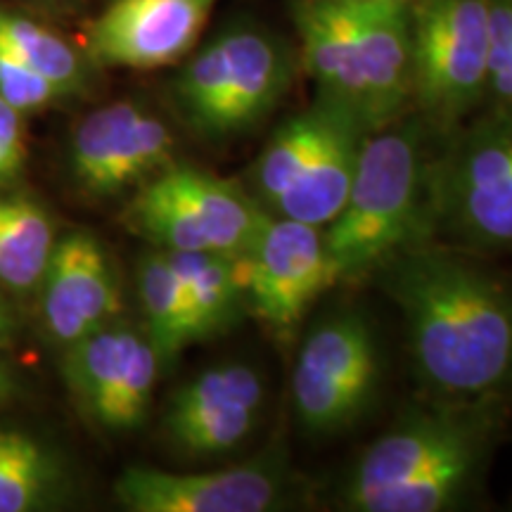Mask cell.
Wrapping results in <instances>:
<instances>
[{
    "label": "cell",
    "mask_w": 512,
    "mask_h": 512,
    "mask_svg": "<svg viewBox=\"0 0 512 512\" xmlns=\"http://www.w3.org/2000/svg\"><path fill=\"white\" fill-rule=\"evenodd\" d=\"M491 401L415 408L370 444L339 489L351 512H441L475 489L491 448Z\"/></svg>",
    "instance_id": "obj_3"
},
{
    "label": "cell",
    "mask_w": 512,
    "mask_h": 512,
    "mask_svg": "<svg viewBox=\"0 0 512 512\" xmlns=\"http://www.w3.org/2000/svg\"><path fill=\"white\" fill-rule=\"evenodd\" d=\"M491 112L512 117V0H489V79Z\"/></svg>",
    "instance_id": "obj_23"
},
{
    "label": "cell",
    "mask_w": 512,
    "mask_h": 512,
    "mask_svg": "<svg viewBox=\"0 0 512 512\" xmlns=\"http://www.w3.org/2000/svg\"><path fill=\"white\" fill-rule=\"evenodd\" d=\"M266 219L247 185L176 162L140 185L126 209L128 226L164 252L242 256Z\"/></svg>",
    "instance_id": "obj_7"
},
{
    "label": "cell",
    "mask_w": 512,
    "mask_h": 512,
    "mask_svg": "<svg viewBox=\"0 0 512 512\" xmlns=\"http://www.w3.org/2000/svg\"><path fill=\"white\" fill-rule=\"evenodd\" d=\"M430 221L463 245H512V117L489 112L430 169Z\"/></svg>",
    "instance_id": "obj_10"
},
{
    "label": "cell",
    "mask_w": 512,
    "mask_h": 512,
    "mask_svg": "<svg viewBox=\"0 0 512 512\" xmlns=\"http://www.w3.org/2000/svg\"><path fill=\"white\" fill-rule=\"evenodd\" d=\"M299 53L278 31L235 19L188 55L174 79L176 110L207 140L245 136L290 93Z\"/></svg>",
    "instance_id": "obj_5"
},
{
    "label": "cell",
    "mask_w": 512,
    "mask_h": 512,
    "mask_svg": "<svg viewBox=\"0 0 512 512\" xmlns=\"http://www.w3.org/2000/svg\"><path fill=\"white\" fill-rule=\"evenodd\" d=\"M12 332H15V320H12L10 309L5 306L3 299H0V347L10 342Z\"/></svg>",
    "instance_id": "obj_28"
},
{
    "label": "cell",
    "mask_w": 512,
    "mask_h": 512,
    "mask_svg": "<svg viewBox=\"0 0 512 512\" xmlns=\"http://www.w3.org/2000/svg\"><path fill=\"white\" fill-rule=\"evenodd\" d=\"M138 302L145 320V335L155 344L164 368L171 366L185 347L195 342L183 285L164 249H150L136 268Z\"/></svg>",
    "instance_id": "obj_22"
},
{
    "label": "cell",
    "mask_w": 512,
    "mask_h": 512,
    "mask_svg": "<svg viewBox=\"0 0 512 512\" xmlns=\"http://www.w3.org/2000/svg\"><path fill=\"white\" fill-rule=\"evenodd\" d=\"M72 489L60 448L19 427H0V512L53 510Z\"/></svg>",
    "instance_id": "obj_18"
},
{
    "label": "cell",
    "mask_w": 512,
    "mask_h": 512,
    "mask_svg": "<svg viewBox=\"0 0 512 512\" xmlns=\"http://www.w3.org/2000/svg\"><path fill=\"white\" fill-rule=\"evenodd\" d=\"M380 347L356 309L320 318L304 337L292 370V406L311 437L347 432L373 406L380 387Z\"/></svg>",
    "instance_id": "obj_8"
},
{
    "label": "cell",
    "mask_w": 512,
    "mask_h": 512,
    "mask_svg": "<svg viewBox=\"0 0 512 512\" xmlns=\"http://www.w3.org/2000/svg\"><path fill=\"white\" fill-rule=\"evenodd\" d=\"M181 280L195 342L223 335L247 313L240 256L216 252H166Z\"/></svg>",
    "instance_id": "obj_19"
},
{
    "label": "cell",
    "mask_w": 512,
    "mask_h": 512,
    "mask_svg": "<svg viewBox=\"0 0 512 512\" xmlns=\"http://www.w3.org/2000/svg\"><path fill=\"white\" fill-rule=\"evenodd\" d=\"M247 313L273 335H290L309 306L337 283L325 230L309 223L271 216L240 256Z\"/></svg>",
    "instance_id": "obj_12"
},
{
    "label": "cell",
    "mask_w": 512,
    "mask_h": 512,
    "mask_svg": "<svg viewBox=\"0 0 512 512\" xmlns=\"http://www.w3.org/2000/svg\"><path fill=\"white\" fill-rule=\"evenodd\" d=\"M0 98L22 114H29L53 107L55 102L67 100V95L0 46Z\"/></svg>",
    "instance_id": "obj_24"
},
{
    "label": "cell",
    "mask_w": 512,
    "mask_h": 512,
    "mask_svg": "<svg viewBox=\"0 0 512 512\" xmlns=\"http://www.w3.org/2000/svg\"><path fill=\"white\" fill-rule=\"evenodd\" d=\"M489 0H413V105L453 128L486 100Z\"/></svg>",
    "instance_id": "obj_9"
},
{
    "label": "cell",
    "mask_w": 512,
    "mask_h": 512,
    "mask_svg": "<svg viewBox=\"0 0 512 512\" xmlns=\"http://www.w3.org/2000/svg\"><path fill=\"white\" fill-rule=\"evenodd\" d=\"M370 131L313 102L283 121L249 166L247 188L271 216L328 228L347 200Z\"/></svg>",
    "instance_id": "obj_6"
},
{
    "label": "cell",
    "mask_w": 512,
    "mask_h": 512,
    "mask_svg": "<svg viewBox=\"0 0 512 512\" xmlns=\"http://www.w3.org/2000/svg\"><path fill=\"white\" fill-rule=\"evenodd\" d=\"M415 373L441 401H494L512 384V290L441 247L418 242L389 259Z\"/></svg>",
    "instance_id": "obj_1"
},
{
    "label": "cell",
    "mask_w": 512,
    "mask_h": 512,
    "mask_svg": "<svg viewBox=\"0 0 512 512\" xmlns=\"http://www.w3.org/2000/svg\"><path fill=\"white\" fill-rule=\"evenodd\" d=\"M176 140L162 117L138 100H117L86 114L69 143L81 190L112 197L140 188L174 164Z\"/></svg>",
    "instance_id": "obj_13"
},
{
    "label": "cell",
    "mask_w": 512,
    "mask_h": 512,
    "mask_svg": "<svg viewBox=\"0 0 512 512\" xmlns=\"http://www.w3.org/2000/svg\"><path fill=\"white\" fill-rule=\"evenodd\" d=\"M219 0H110L88 24L83 53L98 69L171 67L195 50Z\"/></svg>",
    "instance_id": "obj_16"
},
{
    "label": "cell",
    "mask_w": 512,
    "mask_h": 512,
    "mask_svg": "<svg viewBox=\"0 0 512 512\" xmlns=\"http://www.w3.org/2000/svg\"><path fill=\"white\" fill-rule=\"evenodd\" d=\"M48 337L62 349L105 328L121 313V285L107 247L88 230L57 238L41 287Z\"/></svg>",
    "instance_id": "obj_17"
},
{
    "label": "cell",
    "mask_w": 512,
    "mask_h": 512,
    "mask_svg": "<svg viewBox=\"0 0 512 512\" xmlns=\"http://www.w3.org/2000/svg\"><path fill=\"white\" fill-rule=\"evenodd\" d=\"M162 368L145 330L119 320L69 344L62 356V375L76 406L110 434H128L143 425Z\"/></svg>",
    "instance_id": "obj_11"
},
{
    "label": "cell",
    "mask_w": 512,
    "mask_h": 512,
    "mask_svg": "<svg viewBox=\"0 0 512 512\" xmlns=\"http://www.w3.org/2000/svg\"><path fill=\"white\" fill-rule=\"evenodd\" d=\"M19 384L15 380V373H12L10 366H5L3 361H0V403L10 401L12 396L17 394Z\"/></svg>",
    "instance_id": "obj_26"
},
{
    "label": "cell",
    "mask_w": 512,
    "mask_h": 512,
    "mask_svg": "<svg viewBox=\"0 0 512 512\" xmlns=\"http://www.w3.org/2000/svg\"><path fill=\"white\" fill-rule=\"evenodd\" d=\"M430 223V166L422 128L399 119L373 131L349 195L325 228V245L337 280L356 278L418 245Z\"/></svg>",
    "instance_id": "obj_4"
},
{
    "label": "cell",
    "mask_w": 512,
    "mask_h": 512,
    "mask_svg": "<svg viewBox=\"0 0 512 512\" xmlns=\"http://www.w3.org/2000/svg\"><path fill=\"white\" fill-rule=\"evenodd\" d=\"M292 19L320 105L370 133L413 105V0H294Z\"/></svg>",
    "instance_id": "obj_2"
},
{
    "label": "cell",
    "mask_w": 512,
    "mask_h": 512,
    "mask_svg": "<svg viewBox=\"0 0 512 512\" xmlns=\"http://www.w3.org/2000/svg\"><path fill=\"white\" fill-rule=\"evenodd\" d=\"M55 242L46 207L19 192H0V287L15 294L38 290Z\"/></svg>",
    "instance_id": "obj_20"
},
{
    "label": "cell",
    "mask_w": 512,
    "mask_h": 512,
    "mask_svg": "<svg viewBox=\"0 0 512 512\" xmlns=\"http://www.w3.org/2000/svg\"><path fill=\"white\" fill-rule=\"evenodd\" d=\"M264 406L266 382L259 368L226 361L176 389L164 413V432L188 458L226 456L252 437Z\"/></svg>",
    "instance_id": "obj_15"
},
{
    "label": "cell",
    "mask_w": 512,
    "mask_h": 512,
    "mask_svg": "<svg viewBox=\"0 0 512 512\" xmlns=\"http://www.w3.org/2000/svg\"><path fill=\"white\" fill-rule=\"evenodd\" d=\"M0 46L17 60L46 76L67 98L83 95L93 86L95 64L55 29L22 12L0 8Z\"/></svg>",
    "instance_id": "obj_21"
},
{
    "label": "cell",
    "mask_w": 512,
    "mask_h": 512,
    "mask_svg": "<svg viewBox=\"0 0 512 512\" xmlns=\"http://www.w3.org/2000/svg\"><path fill=\"white\" fill-rule=\"evenodd\" d=\"M285 460L275 453L226 470L169 472L126 467L114 482L121 508L133 512H268L287 498Z\"/></svg>",
    "instance_id": "obj_14"
},
{
    "label": "cell",
    "mask_w": 512,
    "mask_h": 512,
    "mask_svg": "<svg viewBox=\"0 0 512 512\" xmlns=\"http://www.w3.org/2000/svg\"><path fill=\"white\" fill-rule=\"evenodd\" d=\"M27 3H34L36 8L55 12V15H67V12L79 10L81 0H27Z\"/></svg>",
    "instance_id": "obj_27"
},
{
    "label": "cell",
    "mask_w": 512,
    "mask_h": 512,
    "mask_svg": "<svg viewBox=\"0 0 512 512\" xmlns=\"http://www.w3.org/2000/svg\"><path fill=\"white\" fill-rule=\"evenodd\" d=\"M24 166H27L24 114L0 98V185L17 181Z\"/></svg>",
    "instance_id": "obj_25"
}]
</instances>
